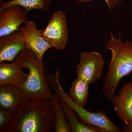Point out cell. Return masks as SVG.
Masks as SVG:
<instances>
[{
    "label": "cell",
    "instance_id": "6da1fadb",
    "mask_svg": "<svg viewBox=\"0 0 132 132\" xmlns=\"http://www.w3.org/2000/svg\"><path fill=\"white\" fill-rule=\"evenodd\" d=\"M55 127L51 100L28 99L15 113L7 132H50Z\"/></svg>",
    "mask_w": 132,
    "mask_h": 132
},
{
    "label": "cell",
    "instance_id": "7a4b0ae2",
    "mask_svg": "<svg viewBox=\"0 0 132 132\" xmlns=\"http://www.w3.org/2000/svg\"><path fill=\"white\" fill-rule=\"evenodd\" d=\"M116 39L112 34L105 44L106 48L112 53V58L107 73L104 78L102 91L105 97L112 101L121 80L132 72V42H122L119 34Z\"/></svg>",
    "mask_w": 132,
    "mask_h": 132
},
{
    "label": "cell",
    "instance_id": "3957f363",
    "mask_svg": "<svg viewBox=\"0 0 132 132\" xmlns=\"http://www.w3.org/2000/svg\"><path fill=\"white\" fill-rule=\"evenodd\" d=\"M14 61L22 69H27L28 77L21 88L29 99L51 100L52 93L44 69L43 60H40L31 50L26 48L15 57Z\"/></svg>",
    "mask_w": 132,
    "mask_h": 132
},
{
    "label": "cell",
    "instance_id": "277c9868",
    "mask_svg": "<svg viewBox=\"0 0 132 132\" xmlns=\"http://www.w3.org/2000/svg\"><path fill=\"white\" fill-rule=\"evenodd\" d=\"M50 87L60 97L62 101L75 111L81 122L87 125H93L101 128L104 132H120V128L114 124L106 114L102 110L93 112L77 105L66 93L62 86L59 74L50 76L47 79Z\"/></svg>",
    "mask_w": 132,
    "mask_h": 132
},
{
    "label": "cell",
    "instance_id": "5b68a950",
    "mask_svg": "<svg viewBox=\"0 0 132 132\" xmlns=\"http://www.w3.org/2000/svg\"><path fill=\"white\" fill-rule=\"evenodd\" d=\"M42 36L52 46L59 50L65 49L69 31L66 15L62 10L54 12L46 28L40 30Z\"/></svg>",
    "mask_w": 132,
    "mask_h": 132
},
{
    "label": "cell",
    "instance_id": "8992f818",
    "mask_svg": "<svg viewBox=\"0 0 132 132\" xmlns=\"http://www.w3.org/2000/svg\"><path fill=\"white\" fill-rule=\"evenodd\" d=\"M79 55L80 61L76 70L77 77L89 84L100 79L104 65L101 53L95 51L81 52Z\"/></svg>",
    "mask_w": 132,
    "mask_h": 132
},
{
    "label": "cell",
    "instance_id": "52a82bcc",
    "mask_svg": "<svg viewBox=\"0 0 132 132\" xmlns=\"http://www.w3.org/2000/svg\"><path fill=\"white\" fill-rule=\"evenodd\" d=\"M28 12L18 5L0 9V37L16 31L21 24L28 22Z\"/></svg>",
    "mask_w": 132,
    "mask_h": 132
},
{
    "label": "cell",
    "instance_id": "ba28073f",
    "mask_svg": "<svg viewBox=\"0 0 132 132\" xmlns=\"http://www.w3.org/2000/svg\"><path fill=\"white\" fill-rule=\"evenodd\" d=\"M19 29L23 34L26 48L32 52L38 59L43 60L45 52L52 46L42 35L35 23L28 21Z\"/></svg>",
    "mask_w": 132,
    "mask_h": 132
},
{
    "label": "cell",
    "instance_id": "9c48e42d",
    "mask_svg": "<svg viewBox=\"0 0 132 132\" xmlns=\"http://www.w3.org/2000/svg\"><path fill=\"white\" fill-rule=\"evenodd\" d=\"M26 48L23 34L19 29L0 37V63L13 62L19 53Z\"/></svg>",
    "mask_w": 132,
    "mask_h": 132
},
{
    "label": "cell",
    "instance_id": "30bf717a",
    "mask_svg": "<svg viewBox=\"0 0 132 132\" xmlns=\"http://www.w3.org/2000/svg\"><path fill=\"white\" fill-rule=\"evenodd\" d=\"M28 99L23 90L18 86L7 85L0 87V108L15 113Z\"/></svg>",
    "mask_w": 132,
    "mask_h": 132
},
{
    "label": "cell",
    "instance_id": "8fae6325",
    "mask_svg": "<svg viewBox=\"0 0 132 132\" xmlns=\"http://www.w3.org/2000/svg\"><path fill=\"white\" fill-rule=\"evenodd\" d=\"M111 101L120 119L125 124L132 119V82L125 84Z\"/></svg>",
    "mask_w": 132,
    "mask_h": 132
},
{
    "label": "cell",
    "instance_id": "7c38bea8",
    "mask_svg": "<svg viewBox=\"0 0 132 132\" xmlns=\"http://www.w3.org/2000/svg\"><path fill=\"white\" fill-rule=\"evenodd\" d=\"M22 69L14 61L11 63H0V87L14 85L21 87L28 76Z\"/></svg>",
    "mask_w": 132,
    "mask_h": 132
},
{
    "label": "cell",
    "instance_id": "4fadbf2b",
    "mask_svg": "<svg viewBox=\"0 0 132 132\" xmlns=\"http://www.w3.org/2000/svg\"><path fill=\"white\" fill-rule=\"evenodd\" d=\"M89 85L86 81L77 77L71 83L69 96L77 105L82 108L88 104Z\"/></svg>",
    "mask_w": 132,
    "mask_h": 132
},
{
    "label": "cell",
    "instance_id": "5bb4252c",
    "mask_svg": "<svg viewBox=\"0 0 132 132\" xmlns=\"http://www.w3.org/2000/svg\"><path fill=\"white\" fill-rule=\"evenodd\" d=\"M61 105L72 132H104L101 129L95 126L86 125L82 123L72 109L64 102L61 101Z\"/></svg>",
    "mask_w": 132,
    "mask_h": 132
},
{
    "label": "cell",
    "instance_id": "9a60e30c",
    "mask_svg": "<svg viewBox=\"0 0 132 132\" xmlns=\"http://www.w3.org/2000/svg\"><path fill=\"white\" fill-rule=\"evenodd\" d=\"M50 100L55 116V132H72L68 121L66 120L65 114L62 106L61 101L60 97L54 93L53 96Z\"/></svg>",
    "mask_w": 132,
    "mask_h": 132
},
{
    "label": "cell",
    "instance_id": "2e32d148",
    "mask_svg": "<svg viewBox=\"0 0 132 132\" xmlns=\"http://www.w3.org/2000/svg\"><path fill=\"white\" fill-rule=\"evenodd\" d=\"M52 3V0H12L8 2L1 1L0 9L11 5H18L28 12L33 10L47 11Z\"/></svg>",
    "mask_w": 132,
    "mask_h": 132
},
{
    "label": "cell",
    "instance_id": "e0dca14e",
    "mask_svg": "<svg viewBox=\"0 0 132 132\" xmlns=\"http://www.w3.org/2000/svg\"><path fill=\"white\" fill-rule=\"evenodd\" d=\"M14 114L12 111L0 108V132H7Z\"/></svg>",
    "mask_w": 132,
    "mask_h": 132
},
{
    "label": "cell",
    "instance_id": "ac0fdd59",
    "mask_svg": "<svg viewBox=\"0 0 132 132\" xmlns=\"http://www.w3.org/2000/svg\"><path fill=\"white\" fill-rule=\"evenodd\" d=\"M92 0H75L76 2L80 3H86L91 1ZM106 2L109 9L110 11L115 9L118 5H120L123 2V0H104Z\"/></svg>",
    "mask_w": 132,
    "mask_h": 132
},
{
    "label": "cell",
    "instance_id": "d6986e66",
    "mask_svg": "<svg viewBox=\"0 0 132 132\" xmlns=\"http://www.w3.org/2000/svg\"><path fill=\"white\" fill-rule=\"evenodd\" d=\"M123 131L124 132H132V119L128 121L123 127Z\"/></svg>",
    "mask_w": 132,
    "mask_h": 132
},
{
    "label": "cell",
    "instance_id": "ffe728a7",
    "mask_svg": "<svg viewBox=\"0 0 132 132\" xmlns=\"http://www.w3.org/2000/svg\"></svg>",
    "mask_w": 132,
    "mask_h": 132
}]
</instances>
